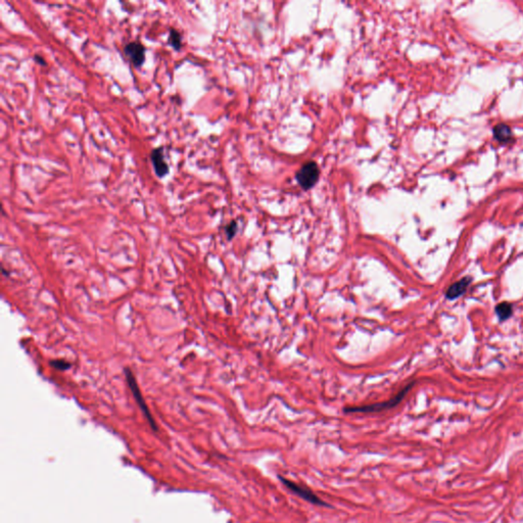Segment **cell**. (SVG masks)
<instances>
[{"mask_svg": "<svg viewBox=\"0 0 523 523\" xmlns=\"http://www.w3.org/2000/svg\"><path fill=\"white\" fill-rule=\"evenodd\" d=\"M49 364L58 371H66L72 368V364L66 360H52L49 362Z\"/></svg>", "mask_w": 523, "mask_h": 523, "instance_id": "11", "label": "cell"}, {"mask_svg": "<svg viewBox=\"0 0 523 523\" xmlns=\"http://www.w3.org/2000/svg\"><path fill=\"white\" fill-rule=\"evenodd\" d=\"M278 478L281 481V484H282L283 486H285L291 492H294L295 495H296L297 497H299L303 500L311 503V504L316 505V506L330 507V505H328L327 503H325L323 500H321L310 488H308L306 487H303V486H299V485L296 484V482H294L293 480H289V479H287V478H285L283 476H278Z\"/></svg>", "mask_w": 523, "mask_h": 523, "instance_id": "2", "label": "cell"}, {"mask_svg": "<svg viewBox=\"0 0 523 523\" xmlns=\"http://www.w3.org/2000/svg\"><path fill=\"white\" fill-rule=\"evenodd\" d=\"M512 312H513L512 306L509 303H507V301L501 303L496 307V313L501 321H504L510 318V316L512 315Z\"/></svg>", "mask_w": 523, "mask_h": 523, "instance_id": "9", "label": "cell"}, {"mask_svg": "<svg viewBox=\"0 0 523 523\" xmlns=\"http://www.w3.org/2000/svg\"><path fill=\"white\" fill-rule=\"evenodd\" d=\"M125 53L135 67L142 66L145 60V48L140 42H130L125 48Z\"/></svg>", "mask_w": 523, "mask_h": 523, "instance_id": "5", "label": "cell"}, {"mask_svg": "<svg viewBox=\"0 0 523 523\" xmlns=\"http://www.w3.org/2000/svg\"><path fill=\"white\" fill-rule=\"evenodd\" d=\"M34 59L36 60V62H37L38 64H40V65H42V66H45V65H46V62H45V60H44V58H43L42 56H39V55H35Z\"/></svg>", "mask_w": 523, "mask_h": 523, "instance_id": "13", "label": "cell"}, {"mask_svg": "<svg viewBox=\"0 0 523 523\" xmlns=\"http://www.w3.org/2000/svg\"><path fill=\"white\" fill-rule=\"evenodd\" d=\"M494 135L498 141L501 143H507L512 138V132L510 128L504 124H500L495 127Z\"/></svg>", "mask_w": 523, "mask_h": 523, "instance_id": "8", "label": "cell"}, {"mask_svg": "<svg viewBox=\"0 0 523 523\" xmlns=\"http://www.w3.org/2000/svg\"><path fill=\"white\" fill-rule=\"evenodd\" d=\"M150 158H152V163L154 165L157 176L159 178L165 177L169 173V167L165 160L163 147L154 149L152 154H150Z\"/></svg>", "mask_w": 523, "mask_h": 523, "instance_id": "6", "label": "cell"}, {"mask_svg": "<svg viewBox=\"0 0 523 523\" xmlns=\"http://www.w3.org/2000/svg\"><path fill=\"white\" fill-rule=\"evenodd\" d=\"M125 375H126V381H127V384H128V386H129L131 392H132V394H133L134 399H135V401H137L138 406L140 407V409L142 410V412L145 414V416L147 417L148 421L150 422V424H152V425L154 426V419H153L152 415H150V413H149V410H148V408H147V405L145 404V401H144L143 396H142V394H141V390H140V388H139V386H138V384H137V381H136V378L134 377L133 372L131 371L130 369L126 368V369H125Z\"/></svg>", "mask_w": 523, "mask_h": 523, "instance_id": "4", "label": "cell"}, {"mask_svg": "<svg viewBox=\"0 0 523 523\" xmlns=\"http://www.w3.org/2000/svg\"><path fill=\"white\" fill-rule=\"evenodd\" d=\"M169 41H170V44L172 45L176 50H179L181 47H182V37H181V34L178 31H176L175 29H171Z\"/></svg>", "mask_w": 523, "mask_h": 523, "instance_id": "10", "label": "cell"}, {"mask_svg": "<svg viewBox=\"0 0 523 523\" xmlns=\"http://www.w3.org/2000/svg\"><path fill=\"white\" fill-rule=\"evenodd\" d=\"M414 385V382H411L408 385H406L403 389L398 392L394 398H391L388 401H382V403L378 404H372V405H365V406H358V407H349L345 408L346 413H375V412L384 411L387 409H391L396 406H398L404 398L407 396L411 387Z\"/></svg>", "mask_w": 523, "mask_h": 523, "instance_id": "1", "label": "cell"}, {"mask_svg": "<svg viewBox=\"0 0 523 523\" xmlns=\"http://www.w3.org/2000/svg\"><path fill=\"white\" fill-rule=\"evenodd\" d=\"M237 231V224L235 222H231L227 227H226V234H227V237L228 239H231L232 238Z\"/></svg>", "mask_w": 523, "mask_h": 523, "instance_id": "12", "label": "cell"}, {"mask_svg": "<svg viewBox=\"0 0 523 523\" xmlns=\"http://www.w3.org/2000/svg\"><path fill=\"white\" fill-rule=\"evenodd\" d=\"M319 178V168L316 163L310 162L300 168L296 175L298 184L304 189L313 187Z\"/></svg>", "mask_w": 523, "mask_h": 523, "instance_id": "3", "label": "cell"}, {"mask_svg": "<svg viewBox=\"0 0 523 523\" xmlns=\"http://www.w3.org/2000/svg\"><path fill=\"white\" fill-rule=\"evenodd\" d=\"M471 277H464L462 278L461 280L457 281V282H455L454 284H452L448 291L446 294V296L448 299H455L459 296H461L462 295L465 294L466 289L468 288L470 282H471Z\"/></svg>", "mask_w": 523, "mask_h": 523, "instance_id": "7", "label": "cell"}]
</instances>
